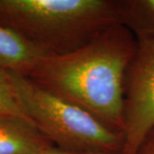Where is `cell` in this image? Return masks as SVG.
I'll return each mask as SVG.
<instances>
[{
    "label": "cell",
    "instance_id": "obj_7",
    "mask_svg": "<svg viewBox=\"0 0 154 154\" xmlns=\"http://www.w3.org/2000/svg\"><path fill=\"white\" fill-rule=\"evenodd\" d=\"M118 22L135 38H154V0H116Z\"/></svg>",
    "mask_w": 154,
    "mask_h": 154
},
{
    "label": "cell",
    "instance_id": "obj_10",
    "mask_svg": "<svg viewBox=\"0 0 154 154\" xmlns=\"http://www.w3.org/2000/svg\"><path fill=\"white\" fill-rule=\"evenodd\" d=\"M38 154H75V153H71V152H65V151H63V150H60V149L57 148V147H54L52 149H50L48 151H45L44 152H41V153Z\"/></svg>",
    "mask_w": 154,
    "mask_h": 154
},
{
    "label": "cell",
    "instance_id": "obj_2",
    "mask_svg": "<svg viewBox=\"0 0 154 154\" xmlns=\"http://www.w3.org/2000/svg\"><path fill=\"white\" fill-rule=\"evenodd\" d=\"M118 22L116 0H0V25L47 55H64Z\"/></svg>",
    "mask_w": 154,
    "mask_h": 154
},
{
    "label": "cell",
    "instance_id": "obj_9",
    "mask_svg": "<svg viewBox=\"0 0 154 154\" xmlns=\"http://www.w3.org/2000/svg\"><path fill=\"white\" fill-rule=\"evenodd\" d=\"M137 154H154V128L144 139Z\"/></svg>",
    "mask_w": 154,
    "mask_h": 154
},
{
    "label": "cell",
    "instance_id": "obj_4",
    "mask_svg": "<svg viewBox=\"0 0 154 154\" xmlns=\"http://www.w3.org/2000/svg\"><path fill=\"white\" fill-rule=\"evenodd\" d=\"M124 82V131L122 154H137L154 128V38H136Z\"/></svg>",
    "mask_w": 154,
    "mask_h": 154
},
{
    "label": "cell",
    "instance_id": "obj_6",
    "mask_svg": "<svg viewBox=\"0 0 154 154\" xmlns=\"http://www.w3.org/2000/svg\"><path fill=\"white\" fill-rule=\"evenodd\" d=\"M46 55L21 34L0 25V68L28 77Z\"/></svg>",
    "mask_w": 154,
    "mask_h": 154
},
{
    "label": "cell",
    "instance_id": "obj_5",
    "mask_svg": "<svg viewBox=\"0 0 154 154\" xmlns=\"http://www.w3.org/2000/svg\"><path fill=\"white\" fill-rule=\"evenodd\" d=\"M54 147L31 121L0 116V154H38Z\"/></svg>",
    "mask_w": 154,
    "mask_h": 154
},
{
    "label": "cell",
    "instance_id": "obj_3",
    "mask_svg": "<svg viewBox=\"0 0 154 154\" xmlns=\"http://www.w3.org/2000/svg\"><path fill=\"white\" fill-rule=\"evenodd\" d=\"M19 104L57 148L75 154H122L123 134L88 111L45 91L28 77L8 71Z\"/></svg>",
    "mask_w": 154,
    "mask_h": 154
},
{
    "label": "cell",
    "instance_id": "obj_1",
    "mask_svg": "<svg viewBox=\"0 0 154 154\" xmlns=\"http://www.w3.org/2000/svg\"><path fill=\"white\" fill-rule=\"evenodd\" d=\"M136 45L116 22L75 51L44 57L28 78L123 134L124 82Z\"/></svg>",
    "mask_w": 154,
    "mask_h": 154
},
{
    "label": "cell",
    "instance_id": "obj_8",
    "mask_svg": "<svg viewBox=\"0 0 154 154\" xmlns=\"http://www.w3.org/2000/svg\"><path fill=\"white\" fill-rule=\"evenodd\" d=\"M0 116H16L30 121L15 95L9 73L2 68H0Z\"/></svg>",
    "mask_w": 154,
    "mask_h": 154
}]
</instances>
